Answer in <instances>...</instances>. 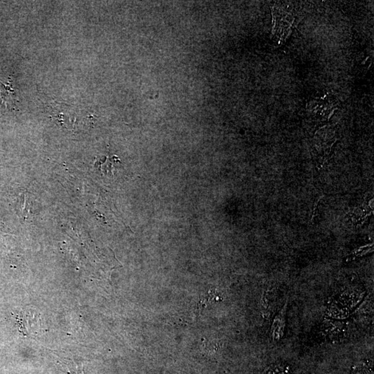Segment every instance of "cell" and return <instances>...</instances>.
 <instances>
[{
	"label": "cell",
	"mask_w": 374,
	"mask_h": 374,
	"mask_svg": "<svg viewBox=\"0 0 374 374\" xmlns=\"http://www.w3.org/2000/svg\"><path fill=\"white\" fill-rule=\"evenodd\" d=\"M288 300L285 303L284 306L281 308L278 315L275 317L272 324L271 335V338L274 341H279L284 335L285 326H286V315L287 305Z\"/></svg>",
	"instance_id": "obj_1"
},
{
	"label": "cell",
	"mask_w": 374,
	"mask_h": 374,
	"mask_svg": "<svg viewBox=\"0 0 374 374\" xmlns=\"http://www.w3.org/2000/svg\"><path fill=\"white\" fill-rule=\"evenodd\" d=\"M275 295L274 289H268L265 291L261 298V313L265 318L268 319L271 316L273 311V304L274 303Z\"/></svg>",
	"instance_id": "obj_2"
},
{
	"label": "cell",
	"mask_w": 374,
	"mask_h": 374,
	"mask_svg": "<svg viewBox=\"0 0 374 374\" xmlns=\"http://www.w3.org/2000/svg\"><path fill=\"white\" fill-rule=\"evenodd\" d=\"M372 246H373L372 245H370V246H365V247L360 248H359V249H355V250L353 251V252H352V254L350 255V256H349L348 261L349 259H354L355 258L360 257V256H362V255H365V254H367V253L370 252V251L372 250Z\"/></svg>",
	"instance_id": "obj_3"
},
{
	"label": "cell",
	"mask_w": 374,
	"mask_h": 374,
	"mask_svg": "<svg viewBox=\"0 0 374 374\" xmlns=\"http://www.w3.org/2000/svg\"><path fill=\"white\" fill-rule=\"evenodd\" d=\"M265 374H290L288 370L279 366H271L266 370Z\"/></svg>",
	"instance_id": "obj_4"
},
{
	"label": "cell",
	"mask_w": 374,
	"mask_h": 374,
	"mask_svg": "<svg viewBox=\"0 0 374 374\" xmlns=\"http://www.w3.org/2000/svg\"><path fill=\"white\" fill-rule=\"evenodd\" d=\"M367 371L368 370L365 368V367H362L359 365V366L355 367L353 373H354V374H369Z\"/></svg>",
	"instance_id": "obj_5"
}]
</instances>
